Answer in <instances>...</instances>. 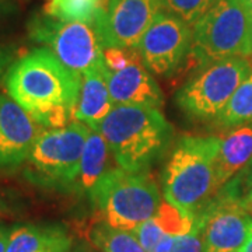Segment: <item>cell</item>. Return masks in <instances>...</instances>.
<instances>
[{"instance_id":"cell-1","label":"cell","mask_w":252,"mask_h":252,"mask_svg":"<svg viewBox=\"0 0 252 252\" xmlns=\"http://www.w3.org/2000/svg\"><path fill=\"white\" fill-rule=\"evenodd\" d=\"M217 136H184L172 150L162 172L164 200L198 221L216 192Z\"/></svg>"},{"instance_id":"cell-2","label":"cell","mask_w":252,"mask_h":252,"mask_svg":"<svg viewBox=\"0 0 252 252\" xmlns=\"http://www.w3.org/2000/svg\"><path fill=\"white\" fill-rule=\"evenodd\" d=\"M4 86L10 98L34 117L54 108L74 112L81 77L64 67L48 48H35L10 64Z\"/></svg>"},{"instance_id":"cell-3","label":"cell","mask_w":252,"mask_h":252,"mask_svg":"<svg viewBox=\"0 0 252 252\" xmlns=\"http://www.w3.org/2000/svg\"><path fill=\"white\" fill-rule=\"evenodd\" d=\"M98 132L108 143L119 168L144 172L167 149L172 126L161 109L144 105H114Z\"/></svg>"},{"instance_id":"cell-4","label":"cell","mask_w":252,"mask_h":252,"mask_svg":"<svg viewBox=\"0 0 252 252\" xmlns=\"http://www.w3.org/2000/svg\"><path fill=\"white\" fill-rule=\"evenodd\" d=\"M90 198L102 221L126 231L153 219L162 203L156 182L146 172L122 168L105 172L90 190Z\"/></svg>"},{"instance_id":"cell-5","label":"cell","mask_w":252,"mask_h":252,"mask_svg":"<svg viewBox=\"0 0 252 252\" xmlns=\"http://www.w3.org/2000/svg\"><path fill=\"white\" fill-rule=\"evenodd\" d=\"M190 54L203 66L252 58V11L247 0H219L192 27Z\"/></svg>"},{"instance_id":"cell-6","label":"cell","mask_w":252,"mask_h":252,"mask_svg":"<svg viewBox=\"0 0 252 252\" xmlns=\"http://www.w3.org/2000/svg\"><path fill=\"white\" fill-rule=\"evenodd\" d=\"M90 127L74 121L64 127L41 130L28 156V175L44 185L73 188Z\"/></svg>"},{"instance_id":"cell-7","label":"cell","mask_w":252,"mask_h":252,"mask_svg":"<svg viewBox=\"0 0 252 252\" xmlns=\"http://www.w3.org/2000/svg\"><path fill=\"white\" fill-rule=\"evenodd\" d=\"M28 32L32 41L45 45L64 67L80 77L104 62V46L94 26L63 23L42 13L31 18Z\"/></svg>"},{"instance_id":"cell-8","label":"cell","mask_w":252,"mask_h":252,"mask_svg":"<svg viewBox=\"0 0 252 252\" xmlns=\"http://www.w3.org/2000/svg\"><path fill=\"white\" fill-rule=\"evenodd\" d=\"M251 72L252 63L245 58L210 63L178 91L177 104L189 117L216 119Z\"/></svg>"},{"instance_id":"cell-9","label":"cell","mask_w":252,"mask_h":252,"mask_svg":"<svg viewBox=\"0 0 252 252\" xmlns=\"http://www.w3.org/2000/svg\"><path fill=\"white\" fill-rule=\"evenodd\" d=\"M205 252H240L252 233V215L235 190L217 193L198 219Z\"/></svg>"},{"instance_id":"cell-10","label":"cell","mask_w":252,"mask_h":252,"mask_svg":"<svg viewBox=\"0 0 252 252\" xmlns=\"http://www.w3.org/2000/svg\"><path fill=\"white\" fill-rule=\"evenodd\" d=\"M162 10L161 0H105L94 24L104 49H136Z\"/></svg>"},{"instance_id":"cell-11","label":"cell","mask_w":252,"mask_h":252,"mask_svg":"<svg viewBox=\"0 0 252 252\" xmlns=\"http://www.w3.org/2000/svg\"><path fill=\"white\" fill-rule=\"evenodd\" d=\"M192 38L190 26L162 10L136 49L147 70L165 76L174 72L190 52Z\"/></svg>"},{"instance_id":"cell-12","label":"cell","mask_w":252,"mask_h":252,"mask_svg":"<svg viewBox=\"0 0 252 252\" xmlns=\"http://www.w3.org/2000/svg\"><path fill=\"white\" fill-rule=\"evenodd\" d=\"M38 126L14 99L0 94V168H14L27 161L41 132Z\"/></svg>"},{"instance_id":"cell-13","label":"cell","mask_w":252,"mask_h":252,"mask_svg":"<svg viewBox=\"0 0 252 252\" xmlns=\"http://www.w3.org/2000/svg\"><path fill=\"white\" fill-rule=\"evenodd\" d=\"M105 72L114 105H144L157 109L164 105L160 86L137 59L121 70L109 72L105 67Z\"/></svg>"},{"instance_id":"cell-14","label":"cell","mask_w":252,"mask_h":252,"mask_svg":"<svg viewBox=\"0 0 252 252\" xmlns=\"http://www.w3.org/2000/svg\"><path fill=\"white\" fill-rule=\"evenodd\" d=\"M114 102L111 99L107 72L104 62L81 76L80 93L74 108V121L98 130L101 122L107 118Z\"/></svg>"},{"instance_id":"cell-15","label":"cell","mask_w":252,"mask_h":252,"mask_svg":"<svg viewBox=\"0 0 252 252\" xmlns=\"http://www.w3.org/2000/svg\"><path fill=\"white\" fill-rule=\"evenodd\" d=\"M252 162V124L234 127L221 137L216 158V192Z\"/></svg>"},{"instance_id":"cell-16","label":"cell","mask_w":252,"mask_h":252,"mask_svg":"<svg viewBox=\"0 0 252 252\" xmlns=\"http://www.w3.org/2000/svg\"><path fill=\"white\" fill-rule=\"evenodd\" d=\"M109 150L108 143L104 139V136L98 130H93L87 136V140L84 144V150L81 154L80 170L77 180L74 182L73 189H77V192H89L95 184L101 180V177L107 171L108 164Z\"/></svg>"},{"instance_id":"cell-17","label":"cell","mask_w":252,"mask_h":252,"mask_svg":"<svg viewBox=\"0 0 252 252\" xmlns=\"http://www.w3.org/2000/svg\"><path fill=\"white\" fill-rule=\"evenodd\" d=\"M67 233L58 224H20L11 227L6 252H39Z\"/></svg>"},{"instance_id":"cell-18","label":"cell","mask_w":252,"mask_h":252,"mask_svg":"<svg viewBox=\"0 0 252 252\" xmlns=\"http://www.w3.org/2000/svg\"><path fill=\"white\" fill-rule=\"evenodd\" d=\"M105 0H46L44 14L63 23H84L94 26Z\"/></svg>"},{"instance_id":"cell-19","label":"cell","mask_w":252,"mask_h":252,"mask_svg":"<svg viewBox=\"0 0 252 252\" xmlns=\"http://www.w3.org/2000/svg\"><path fill=\"white\" fill-rule=\"evenodd\" d=\"M216 122L221 127H238L252 124V72L217 115Z\"/></svg>"},{"instance_id":"cell-20","label":"cell","mask_w":252,"mask_h":252,"mask_svg":"<svg viewBox=\"0 0 252 252\" xmlns=\"http://www.w3.org/2000/svg\"><path fill=\"white\" fill-rule=\"evenodd\" d=\"M90 241L101 252H146L132 231L99 221L90 230Z\"/></svg>"},{"instance_id":"cell-21","label":"cell","mask_w":252,"mask_h":252,"mask_svg":"<svg viewBox=\"0 0 252 252\" xmlns=\"http://www.w3.org/2000/svg\"><path fill=\"white\" fill-rule=\"evenodd\" d=\"M154 217L167 235L188 234L198 225L195 219L187 216L180 209L172 206L171 203L165 200H162L161 206Z\"/></svg>"},{"instance_id":"cell-22","label":"cell","mask_w":252,"mask_h":252,"mask_svg":"<svg viewBox=\"0 0 252 252\" xmlns=\"http://www.w3.org/2000/svg\"><path fill=\"white\" fill-rule=\"evenodd\" d=\"M165 11L193 27L219 0H161Z\"/></svg>"},{"instance_id":"cell-23","label":"cell","mask_w":252,"mask_h":252,"mask_svg":"<svg viewBox=\"0 0 252 252\" xmlns=\"http://www.w3.org/2000/svg\"><path fill=\"white\" fill-rule=\"evenodd\" d=\"M154 252H205L200 225L182 235H164Z\"/></svg>"},{"instance_id":"cell-24","label":"cell","mask_w":252,"mask_h":252,"mask_svg":"<svg viewBox=\"0 0 252 252\" xmlns=\"http://www.w3.org/2000/svg\"><path fill=\"white\" fill-rule=\"evenodd\" d=\"M136 235V238L139 240V243L142 244L146 252H154L158 243L162 240L164 235H167L162 228L158 224V221L156 220V217L144 221L132 231Z\"/></svg>"},{"instance_id":"cell-25","label":"cell","mask_w":252,"mask_h":252,"mask_svg":"<svg viewBox=\"0 0 252 252\" xmlns=\"http://www.w3.org/2000/svg\"><path fill=\"white\" fill-rule=\"evenodd\" d=\"M73 240L67 233H64L61 237H58L51 244H48L45 248H42L39 252H72Z\"/></svg>"},{"instance_id":"cell-26","label":"cell","mask_w":252,"mask_h":252,"mask_svg":"<svg viewBox=\"0 0 252 252\" xmlns=\"http://www.w3.org/2000/svg\"><path fill=\"white\" fill-rule=\"evenodd\" d=\"M11 63H13V52L4 46H0V77L6 74Z\"/></svg>"},{"instance_id":"cell-27","label":"cell","mask_w":252,"mask_h":252,"mask_svg":"<svg viewBox=\"0 0 252 252\" xmlns=\"http://www.w3.org/2000/svg\"><path fill=\"white\" fill-rule=\"evenodd\" d=\"M10 231H11V227L0 224V252H6V250H7Z\"/></svg>"},{"instance_id":"cell-28","label":"cell","mask_w":252,"mask_h":252,"mask_svg":"<svg viewBox=\"0 0 252 252\" xmlns=\"http://www.w3.org/2000/svg\"><path fill=\"white\" fill-rule=\"evenodd\" d=\"M11 213L13 212H11V207L9 206V203L3 198H0V219L10 216Z\"/></svg>"},{"instance_id":"cell-29","label":"cell","mask_w":252,"mask_h":252,"mask_svg":"<svg viewBox=\"0 0 252 252\" xmlns=\"http://www.w3.org/2000/svg\"><path fill=\"white\" fill-rule=\"evenodd\" d=\"M240 252H252V233L250 235V238L247 240V243L244 244V247L241 248V251Z\"/></svg>"},{"instance_id":"cell-30","label":"cell","mask_w":252,"mask_h":252,"mask_svg":"<svg viewBox=\"0 0 252 252\" xmlns=\"http://www.w3.org/2000/svg\"><path fill=\"white\" fill-rule=\"evenodd\" d=\"M245 203H247L248 209H250V210H252V189H251V192L247 195V198H245Z\"/></svg>"},{"instance_id":"cell-31","label":"cell","mask_w":252,"mask_h":252,"mask_svg":"<svg viewBox=\"0 0 252 252\" xmlns=\"http://www.w3.org/2000/svg\"><path fill=\"white\" fill-rule=\"evenodd\" d=\"M72 252H89L83 245H77V247H74L72 250Z\"/></svg>"},{"instance_id":"cell-32","label":"cell","mask_w":252,"mask_h":252,"mask_svg":"<svg viewBox=\"0 0 252 252\" xmlns=\"http://www.w3.org/2000/svg\"><path fill=\"white\" fill-rule=\"evenodd\" d=\"M4 13H6V7L0 3V18L3 17V14H4Z\"/></svg>"},{"instance_id":"cell-33","label":"cell","mask_w":252,"mask_h":252,"mask_svg":"<svg viewBox=\"0 0 252 252\" xmlns=\"http://www.w3.org/2000/svg\"><path fill=\"white\" fill-rule=\"evenodd\" d=\"M248 181H250V184L252 185V162H251V170H250V175H248Z\"/></svg>"},{"instance_id":"cell-34","label":"cell","mask_w":252,"mask_h":252,"mask_svg":"<svg viewBox=\"0 0 252 252\" xmlns=\"http://www.w3.org/2000/svg\"><path fill=\"white\" fill-rule=\"evenodd\" d=\"M247 4H248V7H250L252 11V0H247Z\"/></svg>"},{"instance_id":"cell-35","label":"cell","mask_w":252,"mask_h":252,"mask_svg":"<svg viewBox=\"0 0 252 252\" xmlns=\"http://www.w3.org/2000/svg\"><path fill=\"white\" fill-rule=\"evenodd\" d=\"M0 1H1V0H0Z\"/></svg>"},{"instance_id":"cell-36","label":"cell","mask_w":252,"mask_h":252,"mask_svg":"<svg viewBox=\"0 0 252 252\" xmlns=\"http://www.w3.org/2000/svg\"><path fill=\"white\" fill-rule=\"evenodd\" d=\"M251 63H252V62H251Z\"/></svg>"}]
</instances>
